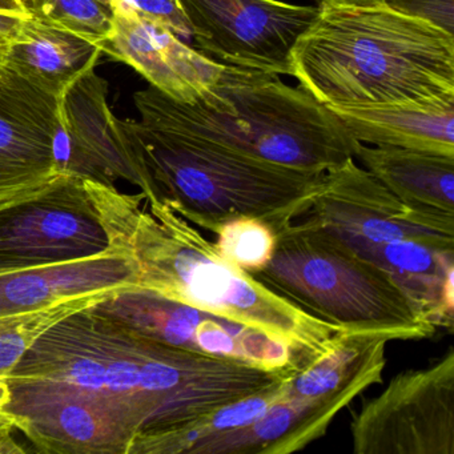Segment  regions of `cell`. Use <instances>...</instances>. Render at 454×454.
Wrapping results in <instances>:
<instances>
[{
	"instance_id": "cell-29",
	"label": "cell",
	"mask_w": 454,
	"mask_h": 454,
	"mask_svg": "<svg viewBox=\"0 0 454 454\" xmlns=\"http://www.w3.org/2000/svg\"><path fill=\"white\" fill-rule=\"evenodd\" d=\"M10 398H12V390L9 384L6 380L0 379V413H4V406L9 403Z\"/></svg>"
},
{
	"instance_id": "cell-7",
	"label": "cell",
	"mask_w": 454,
	"mask_h": 454,
	"mask_svg": "<svg viewBox=\"0 0 454 454\" xmlns=\"http://www.w3.org/2000/svg\"><path fill=\"white\" fill-rule=\"evenodd\" d=\"M91 309L145 339L198 355L270 372L288 369L296 361L292 348L281 340L142 286L115 289Z\"/></svg>"
},
{
	"instance_id": "cell-14",
	"label": "cell",
	"mask_w": 454,
	"mask_h": 454,
	"mask_svg": "<svg viewBox=\"0 0 454 454\" xmlns=\"http://www.w3.org/2000/svg\"><path fill=\"white\" fill-rule=\"evenodd\" d=\"M105 54L126 63L153 89L179 103H195L219 81L224 66L209 59L163 26L137 15L126 2L113 12Z\"/></svg>"
},
{
	"instance_id": "cell-12",
	"label": "cell",
	"mask_w": 454,
	"mask_h": 454,
	"mask_svg": "<svg viewBox=\"0 0 454 454\" xmlns=\"http://www.w3.org/2000/svg\"><path fill=\"white\" fill-rule=\"evenodd\" d=\"M58 98L9 63L0 65V209L70 174L58 158Z\"/></svg>"
},
{
	"instance_id": "cell-27",
	"label": "cell",
	"mask_w": 454,
	"mask_h": 454,
	"mask_svg": "<svg viewBox=\"0 0 454 454\" xmlns=\"http://www.w3.org/2000/svg\"><path fill=\"white\" fill-rule=\"evenodd\" d=\"M15 430L12 419L6 413H0V454L26 453L14 438Z\"/></svg>"
},
{
	"instance_id": "cell-10",
	"label": "cell",
	"mask_w": 454,
	"mask_h": 454,
	"mask_svg": "<svg viewBox=\"0 0 454 454\" xmlns=\"http://www.w3.org/2000/svg\"><path fill=\"white\" fill-rule=\"evenodd\" d=\"M84 177L66 174L46 191L0 209V273L110 254Z\"/></svg>"
},
{
	"instance_id": "cell-23",
	"label": "cell",
	"mask_w": 454,
	"mask_h": 454,
	"mask_svg": "<svg viewBox=\"0 0 454 454\" xmlns=\"http://www.w3.org/2000/svg\"><path fill=\"white\" fill-rule=\"evenodd\" d=\"M31 17L103 42L113 33V12L98 0H22Z\"/></svg>"
},
{
	"instance_id": "cell-13",
	"label": "cell",
	"mask_w": 454,
	"mask_h": 454,
	"mask_svg": "<svg viewBox=\"0 0 454 454\" xmlns=\"http://www.w3.org/2000/svg\"><path fill=\"white\" fill-rule=\"evenodd\" d=\"M57 148L62 168L103 184L137 183V156L127 121L108 103V83L97 68L86 71L58 98Z\"/></svg>"
},
{
	"instance_id": "cell-8",
	"label": "cell",
	"mask_w": 454,
	"mask_h": 454,
	"mask_svg": "<svg viewBox=\"0 0 454 454\" xmlns=\"http://www.w3.org/2000/svg\"><path fill=\"white\" fill-rule=\"evenodd\" d=\"M300 219L347 243L419 241L454 251L453 212L406 203L355 158L324 174Z\"/></svg>"
},
{
	"instance_id": "cell-6",
	"label": "cell",
	"mask_w": 454,
	"mask_h": 454,
	"mask_svg": "<svg viewBox=\"0 0 454 454\" xmlns=\"http://www.w3.org/2000/svg\"><path fill=\"white\" fill-rule=\"evenodd\" d=\"M254 278L341 331L393 341L429 339L438 329L397 278L304 220L278 233L272 259Z\"/></svg>"
},
{
	"instance_id": "cell-21",
	"label": "cell",
	"mask_w": 454,
	"mask_h": 454,
	"mask_svg": "<svg viewBox=\"0 0 454 454\" xmlns=\"http://www.w3.org/2000/svg\"><path fill=\"white\" fill-rule=\"evenodd\" d=\"M110 292L65 300L30 312L0 316V379H4L9 374L27 352L28 348L47 329L51 328L62 318L97 304Z\"/></svg>"
},
{
	"instance_id": "cell-19",
	"label": "cell",
	"mask_w": 454,
	"mask_h": 454,
	"mask_svg": "<svg viewBox=\"0 0 454 454\" xmlns=\"http://www.w3.org/2000/svg\"><path fill=\"white\" fill-rule=\"evenodd\" d=\"M103 54V42L30 15L23 23L6 63L60 95L82 74L97 68Z\"/></svg>"
},
{
	"instance_id": "cell-24",
	"label": "cell",
	"mask_w": 454,
	"mask_h": 454,
	"mask_svg": "<svg viewBox=\"0 0 454 454\" xmlns=\"http://www.w3.org/2000/svg\"><path fill=\"white\" fill-rule=\"evenodd\" d=\"M137 15L163 26L177 38L192 42L190 22L180 6L179 0H124Z\"/></svg>"
},
{
	"instance_id": "cell-16",
	"label": "cell",
	"mask_w": 454,
	"mask_h": 454,
	"mask_svg": "<svg viewBox=\"0 0 454 454\" xmlns=\"http://www.w3.org/2000/svg\"><path fill=\"white\" fill-rule=\"evenodd\" d=\"M129 286H139L137 268L131 259L116 252L0 273V316L30 312L65 300Z\"/></svg>"
},
{
	"instance_id": "cell-1",
	"label": "cell",
	"mask_w": 454,
	"mask_h": 454,
	"mask_svg": "<svg viewBox=\"0 0 454 454\" xmlns=\"http://www.w3.org/2000/svg\"><path fill=\"white\" fill-rule=\"evenodd\" d=\"M91 307L47 329L4 380L89 403L127 454H153L168 435L288 374L145 339Z\"/></svg>"
},
{
	"instance_id": "cell-15",
	"label": "cell",
	"mask_w": 454,
	"mask_h": 454,
	"mask_svg": "<svg viewBox=\"0 0 454 454\" xmlns=\"http://www.w3.org/2000/svg\"><path fill=\"white\" fill-rule=\"evenodd\" d=\"M389 340L381 334L341 331L321 352L292 365L286 380V397L349 405L382 380Z\"/></svg>"
},
{
	"instance_id": "cell-30",
	"label": "cell",
	"mask_w": 454,
	"mask_h": 454,
	"mask_svg": "<svg viewBox=\"0 0 454 454\" xmlns=\"http://www.w3.org/2000/svg\"><path fill=\"white\" fill-rule=\"evenodd\" d=\"M0 12H26L22 0H0Z\"/></svg>"
},
{
	"instance_id": "cell-28",
	"label": "cell",
	"mask_w": 454,
	"mask_h": 454,
	"mask_svg": "<svg viewBox=\"0 0 454 454\" xmlns=\"http://www.w3.org/2000/svg\"><path fill=\"white\" fill-rule=\"evenodd\" d=\"M318 6L374 7L385 4V0H318Z\"/></svg>"
},
{
	"instance_id": "cell-20",
	"label": "cell",
	"mask_w": 454,
	"mask_h": 454,
	"mask_svg": "<svg viewBox=\"0 0 454 454\" xmlns=\"http://www.w3.org/2000/svg\"><path fill=\"white\" fill-rule=\"evenodd\" d=\"M355 156L406 203L454 214V156L364 143Z\"/></svg>"
},
{
	"instance_id": "cell-31",
	"label": "cell",
	"mask_w": 454,
	"mask_h": 454,
	"mask_svg": "<svg viewBox=\"0 0 454 454\" xmlns=\"http://www.w3.org/2000/svg\"><path fill=\"white\" fill-rule=\"evenodd\" d=\"M98 2L113 12L114 9H116V7L121 6V4H123L124 0H98Z\"/></svg>"
},
{
	"instance_id": "cell-26",
	"label": "cell",
	"mask_w": 454,
	"mask_h": 454,
	"mask_svg": "<svg viewBox=\"0 0 454 454\" xmlns=\"http://www.w3.org/2000/svg\"><path fill=\"white\" fill-rule=\"evenodd\" d=\"M28 17L27 12H0V65L6 62L10 50Z\"/></svg>"
},
{
	"instance_id": "cell-25",
	"label": "cell",
	"mask_w": 454,
	"mask_h": 454,
	"mask_svg": "<svg viewBox=\"0 0 454 454\" xmlns=\"http://www.w3.org/2000/svg\"><path fill=\"white\" fill-rule=\"evenodd\" d=\"M385 4L446 33H454V0H385Z\"/></svg>"
},
{
	"instance_id": "cell-5",
	"label": "cell",
	"mask_w": 454,
	"mask_h": 454,
	"mask_svg": "<svg viewBox=\"0 0 454 454\" xmlns=\"http://www.w3.org/2000/svg\"><path fill=\"white\" fill-rule=\"evenodd\" d=\"M134 102L140 118L289 168L329 171L355 158L360 143L304 87L267 71L224 67L217 83L191 105L153 86L137 92Z\"/></svg>"
},
{
	"instance_id": "cell-9",
	"label": "cell",
	"mask_w": 454,
	"mask_h": 454,
	"mask_svg": "<svg viewBox=\"0 0 454 454\" xmlns=\"http://www.w3.org/2000/svg\"><path fill=\"white\" fill-rule=\"evenodd\" d=\"M356 454L454 453V350L408 369L350 422Z\"/></svg>"
},
{
	"instance_id": "cell-11",
	"label": "cell",
	"mask_w": 454,
	"mask_h": 454,
	"mask_svg": "<svg viewBox=\"0 0 454 454\" xmlns=\"http://www.w3.org/2000/svg\"><path fill=\"white\" fill-rule=\"evenodd\" d=\"M196 50L224 67L291 75L292 51L320 7L280 0H179Z\"/></svg>"
},
{
	"instance_id": "cell-22",
	"label": "cell",
	"mask_w": 454,
	"mask_h": 454,
	"mask_svg": "<svg viewBox=\"0 0 454 454\" xmlns=\"http://www.w3.org/2000/svg\"><path fill=\"white\" fill-rule=\"evenodd\" d=\"M215 246L236 267L254 276L275 254L278 235L275 231L252 217H239L224 223L216 231Z\"/></svg>"
},
{
	"instance_id": "cell-18",
	"label": "cell",
	"mask_w": 454,
	"mask_h": 454,
	"mask_svg": "<svg viewBox=\"0 0 454 454\" xmlns=\"http://www.w3.org/2000/svg\"><path fill=\"white\" fill-rule=\"evenodd\" d=\"M341 406L281 398L251 424L207 438L190 454H291L325 434Z\"/></svg>"
},
{
	"instance_id": "cell-2",
	"label": "cell",
	"mask_w": 454,
	"mask_h": 454,
	"mask_svg": "<svg viewBox=\"0 0 454 454\" xmlns=\"http://www.w3.org/2000/svg\"><path fill=\"white\" fill-rule=\"evenodd\" d=\"M110 249L131 259L142 288L246 324L286 342L296 361L324 350L341 329L305 312L228 262L168 204L84 177Z\"/></svg>"
},
{
	"instance_id": "cell-3",
	"label": "cell",
	"mask_w": 454,
	"mask_h": 454,
	"mask_svg": "<svg viewBox=\"0 0 454 454\" xmlns=\"http://www.w3.org/2000/svg\"><path fill=\"white\" fill-rule=\"evenodd\" d=\"M291 76L328 107L454 97V38L387 4L318 6Z\"/></svg>"
},
{
	"instance_id": "cell-17",
	"label": "cell",
	"mask_w": 454,
	"mask_h": 454,
	"mask_svg": "<svg viewBox=\"0 0 454 454\" xmlns=\"http://www.w3.org/2000/svg\"><path fill=\"white\" fill-rule=\"evenodd\" d=\"M332 110L364 145L454 156V97Z\"/></svg>"
},
{
	"instance_id": "cell-4",
	"label": "cell",
	"mask_w": 454,
	"mask_h": 454,
	"mask_svg": "<svg viewBox=\"0 0 454 454\" xmlns=\"http://www.w3.org/2000/svg\"><path fill=\"white\" fill-rule=\"evenodd\" d=\"M127 124L145 200L163 201L212 233L252 217L278 235L310 208L325 174L268 163L151 119Z\"/></svg>"
}]
</instances>
